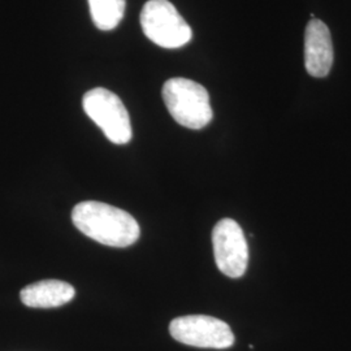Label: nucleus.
Instances as JSON below:
<instances>
[{
	"mask_svg": "<svg viewBox=\"0 0 351 351\" xmlns=\"http://www.w3.org/2000/svg\"><path fill=\"white\" fill-rule=\"evenodd\" d=\"M163 99L171 116L181 126L199 130L208 125L213 112L208 91L188 78H171L163 86Z\"/></svg>",
	"mask_w": 351,
	"mask_h": 351,
	"instance_id": "f03ea898",
	"label": "nucleus"
},
{
	"mask_svg": "<svg viewBox=\"0 0 351 351\" xmlns=\"http://www.w3.org/2000/svg\"><path fill=\"white\" fill-rule=\"evenodd\" d=\"M215 262L219 271L230 277L243 276L249 264V246L242 228L236 220L221 219L213 230Z\"/></svg>",
	"mask_w": 351,
	"mask_h": 351,
	"instance_id": "423d86ee",
	"label": "nucleus"
},
{
	"mask_svg": "<svg viewBox=\"0 0 351 351\" xmlns=\"http://www.w3.org/2000/svg\"><path fill=\"white\" fill-rule=\"evenodd\" d=\"M72 221L88 239L111 247L132 246L141 236L138 223L130 213L101 202L78 203L72 211Z\"/></svg>",
	"mask_w": 351,
	"mask_h": 351,
	"instance_id": "f257e3e1",
	"label": "nucleus"
},
{
	"mask_svg": "<svg viewBox=\"0 0 351 351\" xmlns=\"http://www.w3.org/2000/svg\"><path fill=\"white\" fill-rule=\"evenodd\" d=\"M141 26L151 42L168 50L188 45L193 37L191 27L168 0H149L141 12Z\"/></svg>",
	"mask_w": 351,
	"mask_h": 351,
	"instance_id": "7ed1b4c3",
	"label": "nucleus"
},
{
	"mask_svg": "<svg viewBox=\"0 0 351 351\" xmlns=\"http://www.w3.org/2000/svg\"><path fill=\"white\" fill-rule=\"evenodd\" d=\"M304 65L307 73L316 78L329 75L333 65V45L328 26L313 19L304 33Z\"/></svg>",
	"mask_w": 351,
	"mask_h": 351,
	"instance_id": "0eeeda50",
	"label": "nucleus"
},
{
	"mask_svg": "<svg viewBox=\"0 0 351 351\" xmlns=\"http://www.w3.org/2000/svg\"><path fill=\"white\" fill-rule=\"evenodd\" d=\"M169 333L184 345L203 349H228L236 339L226 322L207 315L176 317L169 324Z\"/></svg>",
	"mask_w": 351,
	"mask_h": 351,
	"instance_id": "39448f33",
	"label": "nucleus"
},
{
	"mask_svg": "<svg viewBox=\"0 0 351 351\" xmlns=\"http://www.w3.org/2000/svg\"><path fill=\"white\" fill-rule=\"evenodd\" d=\"M75 290L71 284L60 280H43L33 282L21 290V302L32 308H53L69 303Z\"/></svg>",
	"mask_w": 351,
	"mask_h": 351,
	"instance_id": "6e6552de",
	"label": "nucleus"
},
{
	"mask_svg": "<svg viewBox=\"0 0 351 351\" xmlns=\"http://www.w3.org/2000/svg\"><path fill=\"white\" fill-rule=\"evenodd\" d=\"M93 23L108 32L119 25L125 13L126 0H88Z\"/></svg>",
	"mask_w": 351,
	"mask_h": 351,
	"instance_id": "1a4fd4ad",
	"label": "nucleus"
},
{
	"mask_svg": "<svg viewBox=\"0 0 351 351\" xmlns=\"http://www.w3.org/2000/svg\"><path fill=\"white\" fill-rule=\"evenodd\" d=\"M82 106L108 141L114 145H126L132 141L133 132L129 113L114 93L107 88H93L84 95Z\"/></svg>",
	"mask_w": 351,
	"mask_h": 351,
	"instance_id": "20e7f679",
	"label": "nucleus"
}]
</instances>
